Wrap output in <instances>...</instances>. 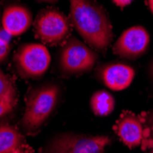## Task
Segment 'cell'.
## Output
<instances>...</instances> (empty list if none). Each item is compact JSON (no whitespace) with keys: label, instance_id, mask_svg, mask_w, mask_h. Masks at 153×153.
<instances>
[{"label":"cell","instance_id":"obj_1","mask_svg":"<svg viewBox=\"0 0 153 153\" xmlns=\"http://www.w3.org/2000/svg\"><path fill=\"white\" fill-rule=\"evenodd\" d=\"M71 20L82 39L96 51H105L113 27L105 10L94 0H70Z\"/></svg>","mask_w":153,"mask_h":153},{"label":"cell","instance_id":"obj_2","mask_svg":"<svg viewBox=\"0 0 153 153\" xmlns=\"http://www.w3.org/2000/svg\"><path fill=\"white\" fill-rule=\"evenodd\" d=\"M59 94V86L55 83H45L30 92L21 119V125L26 131L35 132L42 126L56 106Z\"/></svg>","mask_w":153,"mask_h":153},{"label":"cell","instance_id":"obj_3","mask_svg":"<svg viewBox=\"0 0 153 153\" xmlns=\"http://www.w3.org/2000/svg\"><path fill=\"white\" fill-rule=\"evenodd\" d=\"M51 61L48 49L40 43H25L18 49L14 56L18 74L26 79H39L43 76Z\"/></svg>","mask_w":153,"mask_h":153},{"label":"cell","instance_id":"obj_4","mask_svg":"<svg viewBox=\"0 0 153 153\" xmlns=\"http://www.w3.org/2000/svg\"><path fill=\"white\" fill-rule=\"evenodd\" d=\"M97 59V54L91 48L72 37L60 51L59 66L66 74H81L91 71Z\"/></svg>","mask_w":153,"mask_h":153},{"label":"cell","instance_id":"obj_5","mask_svg":"<svg viewBox=\"0 0 153 153\" xmlns=\"http://www.w3.org/2000/svg\"><path fill=\"white\" fill-rule=\"evenodd\" d=\"M110 143L106 136L64 133L55 137L44 153H103Z\"/></svg>","mask_w":153,"mask_h":153},{"label":"cell","instance_id":"obj_6","mask_svg":"<svg viewBox=\"0 0 153 153\" xmlns=\"http://www.w3.org/2000/svg\"><path fill=\"white\" fill-rule=\"evenodd\" d=\"M70 31L68 19L60 10L49 8L41 11L35 21V34L48 44H57Z\"/></svg>","mask_w":153,"mask_h":153},{"label":"cell","instance_id":"obj_7","mask_svg":"<svg viewBox=\"0 0 153 153\" xmlns=\"http://www.w3.org/2000/svg\"><path fill=\"white\" fill-rule=\"evenodd\" d=\"M150 41L148 30L137 25L124 30L113 46V52L119 57L136 60L147 51Z\"/></svg>","mask_w":153,"mask_h":153},{"label":"cell","instance_id":"obj_8","mask_svg":"<svg viewBox=\"0 0 153 153\" xmlns=\"http://www.w3.org/2000/svg\"><path fill=\"white\" fill-rule=\"evenodd\" d=\"M135 74L133 67L119 62H108L99 68V77L102 82L108 89L116 92L129 87Z\"/></svg>","mask_w":153,"mask_h":153},{"label":"cell","instance_id":"obj_9","mask_svg":"<svg viewBox=\"0 0 153 153\" xmlns=\"http://www.w3.org/2000/svg\"><path fill=\"white\" fill-rule=\"evenodd\" d=\"M1 24L4 30L10 36H20L30 27L32 14L23 5L11 4L3 12Z\"/></svg>","mask_w":153,"mask_h":153},{"label":"cell","instance_id":"obj_10","mask_svg":"<svg viewBox=\"0 0 153 153\" xmlns=\"http://www.w3.org/2000/svg\"><path fill=\"white\" fill-rule=\"evenodd\" d=\"M114 130L121 141L129 149L141 144L143 138V125L140 117L131 112H123L116 122Z\"/></svg>","mask_w":153,"mask_h":153},{"label":"cell","instance_id":"obj_11","mask_svg":"<svg viewBox=\"0 0 153 153\" xmlns=\"http://www.w3.org/2000/svg\"><path fill=\"white\" fill-rule=\"evenodd\" d=\"M115 98L109 92L105 90L96 91L90 99V106L94 115L97 117L109 116L115 109Z\"/></svg>","mask_w":153,"mask_h":153},{"label":"cell","instance_id":"obj_12","mask_svg":"<svg viewBox=\"0 0 153 153\" xmlns=\"http://www.w3.org/2000/svg\"><path fill=\"white\" fill-rule=\"evenodd\" d=\"M24 138L19 131L9 125H0V153H7L23 145Z\"/></svg>","mask_w":153,"mask_h":153},{"label":"cell","instance_id":"obj_13","mask_svg":"<svg viewBox=\"0 0 153 153\" xmlns=\"http://www.w3.org/2000/svg\"><path fill=\"white\" fill-rule=\"evenodd\" d=\"M138 117L143 125V138L140 144L141 149L143 150H153V110L143 112Z\"/></svg>","mask_w":153,"mask_h":153},{"label":"cell","instance_id":"obj_14","mask_svg":"<svg viewBox=\"0 0 153 153\" xmlns=\"http://www.w3.org/2000/svg\"><path fill=\"white\" fill-rule=\"evenodd\" d=\"M17 93L11 80L0 69V100L17 102Z\"/></svg>","mask_w":153,"mask_h":153},{"label":"cell","instance_id":"obj_15","mask_svg":"<svg viewBox=\"0 0 153 153\" xmlns=\"http://www.w3.org/2000/svg\"><path fill=\"white\" fill-rule=\"evenodd\" d=\"M16 101H10V100H0V118L7 116L16 105Z\"/></svg>","mask_w":153,"mask_h":153},{"label":"cell","instance_id":"obj_16","mask_svg":"<svg viewBox=\"0 0 153 153\" xmlns=\"http://www.w3.org/2000/svg\"><path fill=\"white\" fill-rule=\"evenodd\" d=\"M10 51V45L8 41L0 38V62H4L9 54Z\"/></svg>","mask_w":153,"mask_h":153},{"label":"cell","instance_id":"obj_17","mask_svg":"<svg viewBox=\"0 0 153 153\" xmlns=\"http://www.w3.org/2000/svg\"><path fill=\"white\" fill-rule=\"evenodd\" d=\"M113 3L119 7H125L132 3L133 0H112Z\"/></svg>","mask_w":153,"mask_h":153},{"label":"cell","instance_id":"obj_18","mask_svg":"<svg viewBox=\"0 0 153 153\" xmlns=\"http://www.w3.org/2000/svg\"><path fill=\"white\" fill-rule=\"evenodd\" d=\"M7 153H29V152H27L26 149H24L22 147H20V148H19V149H14V150L9 151V152H7Z\"/></svg>","mask_w":153,"mask_h":153},{"label":"cell","instance_id":"obj_19","mask_svg":"<svg viewBox=\"0 0 153 153\" xmlns=\"http://www.w3.org/2000/svg\"><path fill=\"white\" fill-rule=\"evenodd\" d=\"M149 74L150 79L153 82V60L151 61V62L149 63Z\"/></svg>","mask_w":153,"mask_h":153},{"label":"cell","instance_id":"obj_20","mask_svg":"<svg viewBox=\"0 0 153 153\" xmlns=\"http://www.w3.org/2000/svg\"><path fill=\"white\" fill-rule=\"evenodd\" d=\"M148 3H149V10H150V12L152 13V15H153V0H148Z\"/></svg>","mask_w":153,"mask_h":153},{"label":"cell","instance_id":"obj_21","mask_svg":"<svg viewBox=\"0 0 153 153\" xmlns=\"http://www.w3.org/2000/svg\"><path fill=\"white\" fill-rule=\"evenodd\" d=\"M39 2H47V3H54L58 0H38Z\"/></svg>","mask_w":153,"mask_h":153},{"label":"cell","instance_id":"obj_22","mask_svg":"<svg viewBox=\"0 0 153 153\" xmlns=\"http://www.w3.org/2000/svg\"><path fill=\"white\" fill-rule=\"evenodd\" d=\"M1 27H2V24H1V18H0V30H1Z\"/></svg>","mask_w":153,"mask_h":153},{"label":"cell","instance_id":"obj_23","mask_svg":"<svg viewBox=\"0 0 153 153\" xmlns=\"http://www.w3.org/2000/svg\"><path fill=\"white\" fill-rule=\"evenodd\" d=\"M150 153H153V150H152V151H151V152H150Z\"/></svg>","mask_w":153,"mask_h":153}]
</instances>
